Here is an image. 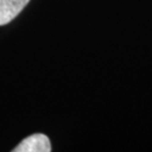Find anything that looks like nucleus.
<instances>
[{"label": "nucleus", "mask_w": 152, "mask_h": 152, "mask_svg": "<svg viewBox=\"0 0 152 152\" xmlns=\"http://www.w3.org/2000/svg\"><path fill=\"white\" fill-rule=\"evenodd\" d=\"M14 152H50L51 142L44 134L36 133L26 137L14 150Z\"/></svg>", "instance_id": "1"}, {"label": "nucleus", "mask_w": 152, "mask_h": 152, "mask_svg": "<svg viewBox=\"0 0 152 152\" xmlns=\"http://www.w3.org/2000/svg\"><path fill=\"white\" fill-rule=\"evenodd\" d=\"M29 0H0V26L14 20Z\"/></svg>", "instance_id": "2"}]
</instances>
